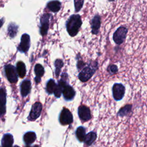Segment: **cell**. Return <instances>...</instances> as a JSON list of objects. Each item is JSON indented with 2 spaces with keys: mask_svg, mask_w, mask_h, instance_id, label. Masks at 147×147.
I'll return each instance as SVG.
<instances>
[{
  "mask_svg": "<svg viewBox=\"0 0 147 147\" xmlns=\"http://www.w3.org/2000/svg\"><path fill=\"white\" fill-rule=\"evenodd\" d=\"M107 71L110 75H114L118 72V67L114 64L110 65L107 68Z\"/></svg>",
  "mask_w": 147,
  "mask_h": 147,
  "instance_id": "cell-27",
  "label": "cell"
},
{
  "mask_svg": "<svg viewBox=\"0 0 147 147\" xmlns=\"http://www.w3.org/2000/svg\"><path fill=\"white\" fill-rule=\"evenodd\" d=\"M3 22H4V19H3V18L0 20V28H1V26L3 25Z\"/></svg>",
  "mask_w": 147,
  "mask_h": 147,
  "instance_id": "cell-28",
  "label": "cell"
},
{
  "mask_svg": "<svg viewBox=\"0 0 147 147\" xmlns=\"http://www.w3.org/2000/svg\"><path fill=\"white\" fill-rule=\"evenodd\" d=\"M82 21L81 17L79 14L71 15L66 22L67 32L71 37L75 36L82 26Z\"/></svg>",
  "mask_w": 147,
  "mask_h": 147,
  "instance_id": "cell-1",
  "label": "cell"
},
{
  "mask_svg": "<svg viewBox=\"0 0 147 147\" xmlns=\"http://www.w3.org/2000/svg\"><path fill=\"white\" fill-rule=\"evenodd\" d=\"M13 143L14 138L11 134L6 133L3 136V137L1 140V146L10 147L13 146Z\"/></svg>",
  "mask_w": 147,
  "mask_h": 147,
  "instance_id": "cell-15",
  "label": "cell"
},
{
  "mask_svg": "<svg viewBox=\"0 0 147 147\" xmlns=\"http://www.w3.org/2000/svg\"><path fill=\"white\" fill-rule=\"evenodd\" d=\"M18 26H17L14 23H11L10 24H9L7 29V32L8 35L11 38H13L16 36L18 31Z\"/></svg>",
  "mask_w": 147,
  "mask_h": 147,
  "instance_id": "cell-23",
  "label": "cell"
},
{
  "mask_svg": "<svg viewBox=\"0 0 147 147\" xmlns=\"http://www.w3.org/2000/svg\"><path fill=\"white\" fill-rule=\"evenodd\" d=\"M5 73L7 80L11 83H15L18 80V74L16 68L11 64H7L5 67Z\"/></svg>",
  "mask_w": 147,
  "mask_h": 147,
  "instance_id": "cell-5",
  "label": "cell"
},
{
  "mask_svg": "<svg viewBox=\"0 0 147 147\" xmlns=\"http://www.w3.org/2000/svg\"><path fill=\"white\" fill-rule=\"evenodd\" d=\"M26 147H39V146H37V145H34V146H30L29 145H26Z\"/></svg>",
  "mask_w": 147,
  "mask_h": 147,
  "instance_id": "cell-29",
  "label": "cell"
},
{
  "mask_svg": "<svg viewBox=\"0 0 147 147\" xmlns=\"http://www.w3.org/2000/svg\"><path fill=\"white\" fill-rule=\"evenodd\" d=\"M75 133L76 138L78 140V141L79 142H83L85 138V136L86 135L85 128L82 126L78 127L77 129H76Z\"/></svg>",
  "mask_w": 147,
  "mask_h": 147,
  "instance_id": "cell-20",
  "label": "cell"
},
{
  "mask_svg": "<svg viewBox=\"0 0 147 147\" xmlns=\"http://www.w3.org/2000/svg\"><path fill=\"white\" fill-rule=\"evenodd\" d=\"M31 90V82L28 79H25L23 80L20 84V91L22 97L26 96Z\"/></svg>",
  "mask_w": 147,
  "mask_h": 147,
  "instance_id": "cell-13",
  "label": "cell"
},
{
  "mask_svg": "<svg viewBox=\"0 0 147 147\" xmlns=\"http://www.w3.org/2000/svg\"><path fill=\"white\" fill-rule=\"evenodd\" d=\"M47 7L52 12L56 13L59 11L61 8V2L57 0L49 1L47 3Z\"/></svg>",
  "mask_w": 147,
  "mask_h": 147,
  "instance_id": "cell-18",
  "label": "cell"
},
{
  "mask_svg": "<svg viewBox=\"0 0 147 147\" xmlns=\"http://www.w3.org/2000/svg\"><path fill=\"white\" fill-rule=\"evenodd\" d=\"M16 70L18 75L22 78H24L26 75V67L22 61H18L17 62L16 64Z\"/></svg>",
  "mask_w": 147,
  "mask_h": 147,
  "instance_id": "cell-19",
  "label": "cell"
},
{
  "mask_svg": "<svg viewBox=\"0 0 147 147\" xmlns=\"http://www.w3.org/2000/svg\"><path fill=\"white\" fill-rule=\"evenodd\" d=\"M84 0H74L75 12H79L83 7Z\"/></svg>",
  "mask_w": 147,
  "mask_h": 147,
  "instance_id": "cell-26",
  "label": "cell"
},
{
  "mask_svg": "<svg viewBox=\"0 0 147 147\" xmlns=\"http://www.w3.org/2000/svg\"><path fill=\"white\" fill-rule=\"evenodd\" d=\"M30 36L28 34H24L21 38V42L18 47V50L21 53H26L30 47Z\"/></svg>",
  "mask_w": 147,
  "mask_h": 147,
  "instance_id": "cell-8",
  "label": "cell"
},
{
  "mask_svg": "<svg viewBox=\"0 0 147 147\" xmlns=\"http://www.w3.org/2000/svg\"><path fill=\"white\" fill-rule=\"evenodd\" d=\"M127 29L124 26L119 27L114 33L113 38L114 41L118 45L123 42L126 37Z\"/></svg>",
  "mask_w": 147,
  "mask_h": 147,
  "instance_id": "cell-3",
  "label": "cell"
},
{
  "mask_svg": "<svg viewBox=\"0 0 147 147\" xmlns=\"http://www.w3.org/2000/svg\"><path fill=\"white\" fill-rule=\"evenodd\" d=\"M55 74L56 77H58L61 71V69L63 66V62L61 59H56L55 61Z\"/></svg>",
  "mask_w": 147,
  "mask_h": 147,
  "instance_id": "cell-24",
  "label": "cell"
},
{
  "mask_svg": "<svg viewBox=\"0 0 147 147\" xmlns=\"http://www.w3.org/2000/svg\"><path fill=\"white\" fill-rule=\"evenodd\" d=\"M6 92L4 88H0V117H2L6 112Z\"/></svg>",
  "mask_w": 147,
  "mask_h": 147,
  "instance_id": "cell-12",
  "label": "cell"
},
{
  "mask_svg": "<svg viewBox=\"0 0 147 147\" xmlns=\"http://www.w3.org/2000/svg\"><path fill=\"white\" fill-rule=\"evenodd\" d=\"M112 92L113 96L115 100H121L125 95V87L122 83H114L112 87Z\"/></svg>",
  "mask_w": 147,
  "mask_h": 147,
  "instance_id": "cell-6",
  "label": "cell"
},
{
  "mask_svg": "<svg viewBox=\"0 0 147 147\" xmlns=\"http://www.w3.org/2000/svg\"><path fill=\"white\" fill-rule=\"evenodd\" d=\"M73 119V115L71 112L68 109L64 107L59 114V121L60 123L62 125H69L72 123Z\"/></svg>",
  "mask_w": 147,
  "mask_h": 147,
  "instance_id": "cell-4",
  "label": "cell"
},
{
  "mask_svg": "<svg viewBox=\"0 0 147 147\" xmlns=\"http://www.w3.org/2000/svg\"><path fill=\"white\" fill-rule=\"evenodd\" d=\"M97 68L98 64L95 62H92V64H89L87 66L84 67L78 74L79 79L82 82L88 81L92 76Z\"/></svg>",
  "mask_w": 147,
  "mask_h": 147,
  "instance_id": "cell-2",
  "label": "cell"
},
{
  "mask_svg": "<svg viewBox=\"0 0 147 147\" xmlns=\"http://www.w3.org/2000/svg\"><path fill=\"white\" fill-rule=\"evenodd\" d=\"M131 106L130 105L125 106L124 107L122 108L118 112V115L121 117H123L129 113L131 111Z\"/></svg>",
  "mask_w": 147,
  "mask_h": 147,
  "instance_id": "cell-25",
  "label": "cell"
},
{
  "mask_svg": "<svg viewBox=\"0 0 147 147\" xmlns=\"http://www.w3.org/2000/svg\"><path fill=\"white\" fill-rule=\"evenodd\" d=\"M109 1H114V0H109Z\"/></svg>",
  "mask_w": 147,
  "mask_h": 147,
  "instance_id": "cell-31",
  "label": "cell"
},
{
  "mask_svg": "<svg viewBox=\"0 0 147 147\" xmlns=\"http://www.w3.org/2000/svg\"><path fill=\"white\" fill-rule=\"evenodd\" d=\"M42 111V104L39 102H35L32 106L31 110L28 117V119L30 121H35L41 115Z\"/></svg>",
  "mask_w": 147,
  "mask_h": 147,
  "instance_id": "cell-7",
  "label": "cell"
},
{
  "mask_svg": "<svg viewBox=\"0 0 147 147\" xmlns=\"http://www.w3.org/2000/svg\"><path fill=\"white\" fill-rule=\"evenodd\" d=\"M34 73L36 74L35 81H36V83H38L41 80V78L44 74V69L41 64H36V65L34 67Z\"/></svg>",
  "mask_w": 147,
  "mask_h": 147,
  "instance_id": "cell-17",
  "label": "cell"
},
{
  "mask_svg": "<svg viewBox=\"0 0 147 147\" xmlns=\"http://www.w3.org/2000/svg\"><path fill=\"white\" fill-rule=\"evenodd\" d=\"M56 83L53 79H49L46 84V91L48 94H52L53 93L56 87Z\"/></svg>",
  "mask_w": 147,
  "mask_h": 147,
  "instance_id": "cell-22",
  "label": "cell"
},
{
  "mask_svg": "<svg viewBox=\"0 0 147 147\" xmlns=\"http://www.w3.org/2000/svg\"><path fill=\"white\" fill-rule=\"evenodd\" d=\"M78 114L79 118L84 122L89 121L91 118L90 109L87 106L84 105L80 106L78 107Z\"/></svg>",
  "mask_w": 147,
  "mask_h": 147,
  "instance_id": "cell-9",
  "label": "cell"
},
{
  "mask_svg": "<svg viewBox=\"0 0 147 147\" xmlns=\"http://www.w3.org/2000/svg\"><path fill=\"white\" fill-rule=\"evenodd\" d=\"M62 94L65 100L70 101L74 98L76 92L74 88L67 83L64 87L62 91Z\"/></svg>",
  "mask_w": 147,
  "mask_h": 147,
  "instance_id": "cell-11",
  "label": "cell"
},
{
  "mask_svg": "<svg viewBox=\"0 0 147 147\" xmlns=\"http://www.w3.org/2000/svg\"><path fill=\"white\" fill-rule=\"evenodd\" d=\"M36 140V134L33 131H28L24 134L23 140L26 145L32 144Z\"/></svg>",
  "mask_w": 147,
  "mask_h": 147,
  "instance_id": "cell-16",
  "label": "cell"
},
{
  "mask_svg": "<svg viewBox=\"0 0 147 147\" xmlns=\"http://www.w3.org/2000/svg\"><path fill=\"white\" fill-rule=\"evenodd\" d=\"M1 147H2V146H1ZM10 147H19V146H17V145H16V146H10Z\"/></svg>",
  "mask_w": 147,
  "mask_h": 147,
  "instance_id": "cell-30",
  "label": "cell"
},
{
  "mask_svg": "<svg viewBox=\"0 0 147 147\" xmlns=\"http://www.w3.org/2000/svg\"><path fill=\"white\" fill-rule=\"evenodd\" d=\"M96 138V133H95L94 131H91L86 135L84 141L87 145L90 146L95 141Z\"/></svg>",
  "mask_w": 147,
  "mask_h": 147,
  "instance_id": "cell-21",
  "label": "cell"
},
{
  "mask_svg": "<svg viewBox=\"0 0 147 147\" xmlns=\"http://www.w3.org/2000/svg\"><path fill=\"white\" fill-rule=\"evenodd\" d=\"M91 29L92 33L94 34H97L99 32V28L100 26V17L98 14L95 15L91 21Z\"/></svg>",
  "mask_w": 147,
  "mask_h": 147,
  "instance_id": "cell-14",
  "label": "cell"
},
{
  "mask_svg": "<svg viewBox=\"0 0 147 147\" xmlns=\"http://www.w3.org/2000/svg\"><path fill=\"white\" fill-rule=\"evenodd\" d=\"M50 17L51 15L49 14H44L41 17L40 32L42 36H45L47 34L48 30L49 29V20Z\"/></svg>",
  "mask_w": 147,
  "mask_h": 147,
  "instance_id": "cell-10",
  "label": "cell"
}]
</instances>
